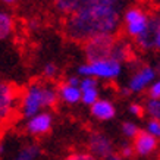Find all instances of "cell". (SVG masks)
Masks as SVG:
<instances>
[{
    "mask_svg": "<svg viewBox=\"0 0 160 160\" xmlns=\"http://www.w3.org/2000/svg\"><path fill=\"white\" fill-rule=\"evenodd\" d=\"M63 19V32L75 43L96 35H115L122 19V0H54Z\"/></svg>",
    "mask_w": 160,
    "mask_h": 160,
    "instance_id": "6da1fadb",
    "label": "cell"
},
{
    "mask_svg": "<svg viewBox=\"0 0 160 160\" xmlns=\"http://www.w3.org/2000/svg\"><path fill=\"white\" fill-rule=\"evenodd\" d=\"M59 102V91L52 82L35 81L24 90L19 100L21 115L28 119L37 113L56 106Z\"/></svg>",
    "mask_w": 160,
    "mask_h": 160,
    "instance_id": "7a4b0ae2",
    "label": "cell"
},
{
    "mask_svg": "<svg viewBox=\"0 0 160 160\" xmlns=\"http://www.w3.org/2000/svg\"><path fill=\"white\" fill-rule=\"evenodd\" d=\"M77 73L79 77H92L96 79H103V81H113L121 77L122 62L113 58L85 62L77 68Z\"/></svg>",
    "mask_w": 160,
    "mask_h": 160,
    "instance_id": "3957f363",
    "label": "cell"
},
{
    "mask_svg": "<svg viewBox=\"0 0 160 160\" xmlns=\"http://www.w3.org/2000/svg\"><path fill=\"white\" fill-rule=\"evenodd\" d=\"M116 43L115 35H96L84 43V54L87 62L112 58V52Z\"/></svg>",
    "mask_w": 160,
    "mask_h": 160,
    "instance_id": "277c9868",
    "label": "cell"
},
{
    "mask_svg": "<svg viewBox=\"0 0 160 160\" xmlns=\"http://www.w3.org/2000/svg\"><path fill=\"white\" fill-rule=\"evenodd\" d=\"M122 21H123V29L125 34L131 38L137 40L144 34L148 28L150 24V18L146 12H142L140 8H129L126 9L122 15Z\"/></svg>",
    "mask_w": 160,
    "mask_h": 160,
    "instance_id": "5b68a950",
    "label": "cell"
},
{
    "mask_svg": "<svg viewBox=\"0 0 160 160\" xmlns=\"http://www.w3.org/2000/svg\"><path fill=\"white\" fill-rule=\"evenodd\" d=\"M88 153H91L98 160H104L109 156L115 154V144L107 134L102 131H92L87 140Z\"/></svg>",
    "mask_w": 160,
    "mask_h": 160,
    "instance_id": "8992f818",
    "label": "cell"
},
{
    "mask_svg": "<svg viewBox=\"0 0 160 160\" xmlns=\"http://www.w3.org/2000/svg\"><path fill=\"white\" fill-rule=\"evenodd\" d=\"M19 100L21 97H18V92L12 84L0 81V122L9 119L15 107L19 104Z\"/></svg>",
    "mask_w": 160,
    "mask_h": 160,
    "instance_id": "52a82bcc",
    "label": "cell"
},
{
    "mask_svg": "<svg viewBox=\"0 0 160 160\" xmlns=\"http://www.w3.org/2000/svg\"><path fill=\"white\" fill-rule=\"evenodd\" d=\"M53 126V113L49 110H43L27 119L25 132L31 137H43L50 132Z\"/></svg>",
    "mask_w": 160,
    "mask_h": 160,
    "instance_id": "ba28073f",
    "label": "cell"
},
{
    "mask_svg": "<svg viewBox=\"0 0 160 160\" xmlns=\"http://www.w3.org/2000/svg\"><path fill=\"white\" fill-rule=\"evenodd\" d=\"M156 79V71L151 66H141L138 71L132 73V77L128 81V90L129 92H141L148 88Z\"/></svg>",
    "mask_w": 160,
    "mask_h": 160,
    "instance_id": "9c48e42d",
    "label": "cell"
},
{
    "mask_svg": "<svg viewBox=\"0 0 160 160\" xmlns=\"http://www.w3.org/2000/svg\"><path fill=\"white\" fill-rule=\"evenodd\" d=\"M81 103L84 106L91 107L94 103L100 98V91H98V81L92 77H82L81 78Z\"/></svg>",
    "mask_w": 160,
    "mask_h": 160,
    "instance_id": "30bf717a",
    "label": "cell"
},
{
    "mask_svg": "<svg viewBox=\"0 0 160 160\" xmlns=\"http://www.w3.org/2000/svg\"><path fill=\"white\" fill-rule=\"evenodd\" d=\"M90 115L96 121H100V122L112 121V119H115V116H116V106L109 98L100 97L97 102L90 107Z\"/></svg>",
    "mask_w": 160,
    "mask_h": 160,
    "instance_id": "8fae6325",
    "label": "cell"
},
{
    "mask_svg": "<svg viewBox=\"0 0 160 160\" xmlns=\"http://www.w3.org/2000/svg\"><path fill=\"white\" fill-rule=\"evenodd\" d=\"M132 146H134L135 154L141 156V157H146V156H150L151 153L156 151V148H157V138L144 129V131L138 132V135L134 138Z\"/></svg>",
    "mask_w": 160,
    "mask_h": 160,
    "instance_id": "7c38bea8",
    "label": "cell"
},
{
    "mask_svg": "<svg viewBox=\"0 0 160 160\" xmlns=\"http://www.w3.org/2000/svg\"><path fill=\"white\" fill-rule=\"evenodd\" d=\"M59 91V100L63 102L65 104L75 106L78 103H81V88L77 85H71L68 82H62L58 87Z\"/></svg>",
    "mask_w": 160,
    "mask_h": 160,
    "instance_id": "4fadbf2b",
    "label": "cell"
},
{
    "mask_svg": "<svg viewBox=\"0 0 160 160\" xmlns=\"http://www.w3.org/2000/svg\"><path fill=\"white\" fill-rule=\"evenodd\" d=\"M40 153H41V150L37 144L28 142V144H24L21 148L16 150L12 160H37L40 157Z\"/></svg>",
    "mask_w": 160,
    "mask_h": 160,
    "instance_id": "5bb4252c",
    "label": "cell"
},
{
    "mask_svg": "<svg viewBox=\"0 0 160 160\" xmlns=\"http://www.w3.org/2000/svg\"><path fill=\"white\" fill-rule=\"evenodd\" d=\"M13 18L9 12L6 10H0V41L2 40H8L13 32Z\"/></svg>",
    "mask_w": 160,
    "mask_h": 160,
    "instance_id": "9a60e30c",
    "label": "cell"
},
{
    "mask_svg": "<svg viewBox=\"0 0 160 160\" xmlns=\"http://www.w3.org/2000/svg\"><path fill=\"white\" fill-rule=\"evenodd\" d=\"M112 58L123 63L126 59L129 58V46L126 43H122V41L116 40L115 47H113V52H112Z\"/></svg>",
    "mask_w": 160,
    "mask_h": 160,
    "instance_id": "2e32d148",
    "label": "cell"
},
{
    "mask_svg": "<svg viewBox=\"0 0 160 160\" xmlns=\"http://www.w3.org/2000/svg\"><path fill=\"white\" fill-rule=\"evenodd\" d=\"M146 113L150 116V119H159L160 121V98H151L148 97V100L144 104Z\"/></svg>",
    "mask_w": 160,
    "mask_h": 160,
    "instance_id": "e0dca14e",
    "label": "cell"
},
{
    "mask_svg": "<svg viewBox=\"0 0 160 160\" xmlns=\"http://www.w3.org/2000/svg\"><path fill=\"white\" fill-rule=\"evenodd\" d=\"M41 73H43L44 79H47V81L56 79V77L59 75V66H58V65H56L54 62H47V63H44Z\"/></svg>",
    "mask_w": 160,
    "mask_h": 160,
    "instance_id": "ac0fdd59",
    "label": "cell"
},
{
    "mask_svg": "<svg viewBox=\"0 0 160 160\" xmlns=\"http://www.w3.org/2000/svg\"><path fill=\"white\" fill-rule=\"evenodd\" d=\"M121 129H122V134H123L126 138H131V140H134V138L138 135V132L141 131L140 128H138V125L134 123V122H131V121L123 122Z\"/></svg>",
    "mask_w": 160,
    "mask_h": 160,
    "instance_id": "d6986e66",
    "label": "cell"
},
{
    "mask_svg": "<svg viewBox=\"0 0 160 160\" xmlns=\"http://www.w3.org/2000/svg\"><path fill=\"white\" fill-rule=\"evenodd\" d=\"M146 131L150 132L153 137H156L157 140L160 138V121L159 119H150L146 125Z\"/></svg>",
    "mask_w": 160,
    "mask_h": 160,
    "instance_id": "ffe728a7",
    "label": "cell"
},
{
    "mask_svg": "<svg viewBox=\"0 0 160 160\" xmlns=\"http://www.w3.org/2000/svg\"><path fill=\"white\" fill-rule=\"evenodd\" d=\"M63 160H98L97 157H94L91 153H72V154H68Z\"/></svg>",
    "mask_w": 160,
    "mask_h": 160,
    "instance_id": "44dd1931",
    "label": "cell"
},
{
    "mask_svg": "<svg viewBox=\"0 0 160 160\" xmlns=\"http://www.w3.org/2000/svg\"><path fill=\"white\" fill-rule=\"evenodd\" d=\"M119 154L123 157V159H131L132 156L135 154V150H134V146L132 144H128V142H123L121 146V150H119Z\"/></svg>",
    "mask_w": 160,
    "mask_h": 160,
    "instance_id": "7402d4cb",
    "label": "cell"
},
{
    "mask_svg": "<svg viewBox=\"0 0 160 160\" xmlns=\"http://www.w3.org/2000/svg\"><path fill=\"white\" fill-rule=\"evenodd\" d=\"M128 110H129V113H131L132 116L141 118L142 115H144L146 109H144V106H142V104H140V103H131V104H129V107H128Z\"/></svg>",
    "mask_w": 160,
    "mask_h": 160,
    "instance_id": "603a6c76",
    "label": "cell"
},
{
    "mask_svg": "<svg viewBox=\"0 0 160 160\" xmlns=\"http://www.w3.org/2000/svg\"><path fill=\"white\" fill-rule=\"evenodd\" d=\"M148 97L151 98H160V78L148 87Z\"/></svg>",
    "mask_w": 160,
    "mask_h": 160,
    "instance_id": "cb8c5ba5",
    "label": "cell"
},
{
    "mask_svg": "<svg viewBox=\"0 0 160 160\" xmlns=\"http://www.w3.org/2000/svg\"><path fill=\"white\" fill-rule=\"evenodd\" d=\"M81 78L78 73H73V75H69L66 79H65V82L71 84V85H77V87H79V84H81Z\"/></svg>",
    "mask_w": 160,
    "mask_h": 160,
    "instance_id": "d4e9b609",
    "label": "cell"
},
{
    "mask_svg": "<svg viewBox=\"0 0 160 160\" xmlns=\"http://www.w3.org/2000/svg\"><path fill=\"white\" fill-rule=\"evenodd\" d=\"M104 160H126V159H123L119 153H115V154L109 156V157H107V159H104Z\"/></svg>",
    "mask_w": 160,
    "mask_h": 160,
    "instance_id": "484cf974",
    "label": "cell"
},
{
    "mask_svg": "<svg viewBox=\"0 0 160 160\" xmlns=\"http://www.w3.org/2000/svg\"><path fill=\"white\" fill-rule=\"evenodd\" d=\"M154 47H156V49H160V29H159V32H157V37H156Z\"/></svg>",
    "mask_w": 160,
    "mask_h": 160,
    "instance_id": "4316f807",
    "label": "cell"
},
{
    "mask_svg": "<svg viewBox=\"0 0 160 160\" xmlns=\"http://www.w3.org/2000/svg\"><path fill=\"white\" fill-rule=\"evenodd\" d=\"M2 3H5V5H13V3H16L18 0H0Z\"/></svg>",
    "mask_w": 160,
    "mask_h": 160,
    "instance_id": "83f0119b",
    "label": "cell"
},
{
    "mask_svg": "<svg viewBox=\"0 0 160 160\" xmlns=\"http://www.w3.org/2000/svg\"><path fill=\"white\" fill-rule=\"evenodd\" d=\"M3 153H5V144L0 142V154H3Z\"/></svg>",
    "mask_w": 160,
    "mask_h": 160,
    "instance_id": "f1b7e54d",
    "label": "cell"
}]
</instances>
